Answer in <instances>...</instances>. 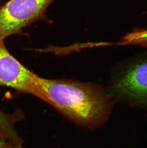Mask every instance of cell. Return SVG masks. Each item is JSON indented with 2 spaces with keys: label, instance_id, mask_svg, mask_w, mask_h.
Wrapping results in <instances>:
<instances>
[{
  "label": "cell",
  "instance_id": "277c9868",
  "mask_svg": "<svg viewBox=\"0 0 147 148\" xmlns=\"http://www.w3.org/2000/svg\"><path fill=\"white\" fill-rule=\"evenodd\" d=\"M40 77L24 67L7 50L0 39V84L29 94L47 102Z\"/></svg>",
  "mask_w": 147,
  "mask_h": 148
},
{
  "label": "cell",
  "instance_id": "6da1fadb",
  "mask_svg": "<svg viewBox=\"0 0 147 148\" xmlns=\"http://www.w3.org/2000/svg\"><path fill=\"white\" fill-rule=\"evenodd\" d=\"M40 82L47 103L78 126L93 130L110 120L115 103L101 85L42 77Z\"/></svg>",
  "mask_w": 147,
  "mask_h": 148
},
{
  "label": "cell",
  "instance_id": "8992f818",
  "mask_svg": "<svg viewBox=\"0 0 147 148\" xmlns=\"http://www.w3.org/2000/svg\"><path fill=\"white\" fill-rule=\"evenodd\" d=\"M13 116L5 114L0 110V132H5L8 130L13 123Z\"/></svg>",
  "mask_w": 147,
  "mask_h": 148
},
{
  "label": "cell",
  "instance_id": "3957f363",
  "mask_svg": "<svg viewBox=\"0 0 147 148\" xmlns=\"http://www.w3.org/2000/svg\"><path fill=\"white\" fill-rule=\"evenodd\" d=\"M55 0H9L0 7V39L15 35L43 17Z\"/></svg>",
  "mask_w": 147,
  "mask_h": 148
},
{
  "label": "cell",
  "instance_id": "52a82bcc",
  "mask_svg": "<svg viewBox=\"0 0 147 148\" xmlns=\"http://www.w3.org/2000/svg\"><path fill=\"white\" fill-rule=\"evenodd\" d=\"M0 148H15L4 138L0 133Z\"/></svg>",
  "mask_w": 147,
  "mask_h": 148
},
{
  "label": "cell",
  "instance_id": "7a4b0ae2",
  "mask_svg": "<svg viewBox=\"0 0 147 148\" xmlns=\"http://www.w3.org/2000/svg\"><path fill=\"white\" fill-rule=\"evenodd\" d=\"M105 88L115 104L147 113V56L116 73Z\"/></svg>",
  "mask_w": 147,
  "mask_h": 148
},
{
  "label": "cell",
  "instance_id": "5b68a950",
  "mask_svg": "<svg viewBox=\"0 0 147 148\" xmlns=\"http://www.w3.org/2000/svg\"><path fill=\"white\" fill-rule=\"evenodd\" d=\"M119 45H147V30L133 31L125 36Z\"/></svg>",
  "mask_w": 147,
  "mask_h": 148
}]
</instances>
